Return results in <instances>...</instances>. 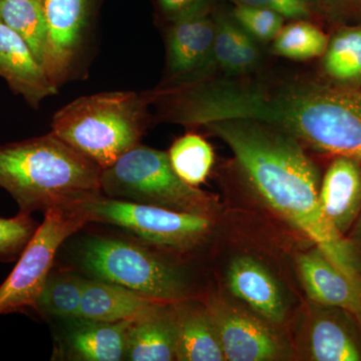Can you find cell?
I'll list each match as a JSON object with an SVG mask.
<instances>
[{
    "mask_svg": "<svg viewBox=\"0 0 361 361\" xmlns=\"http://www.w3.org/2000/svg\"><path fill=\"white\" fill-rule=\"evenodd\" d=\"M90 223L114 226L152 248L192 261L212 245L219 218L175 212L101 196L78 205Z\"/></svg>",
    "mask_w": 361,
    "mask_h": 361,
    "instance_id": "8992f818",
    "label": "cell"
},
{
    "mask_svg": "<svg viewBox=\"0 0 361 361\" xmlns=\"http://www.w3.org/2000/svg\"><path fill=\"white\" fill-rule=\"evenodd\" d=\"M155 302L159 301L151 300L120 285L87 277L80 316L104 322L132 320Z\"/></svg>",
    "mask_w": 361,
    "mask_h": 361,
    "instance_id": "ffe728a7",
    "label": "cell"
},
{
    "mask_svg": "<svg viewBox=\"0 0 361 361\" xmlns=\"http://www.w3.org/2000/svg\"><path fill=\"white\" fill-rule=\"evenodd\" d=\"M177 361H225L217 331L202 296L174 302Z\"/></svg>",
    "mask_w": 361,
    "mask_h": 361,
    "instance_id": "ac0fdd59",
    "label": "cell"
},
{
    "mask_svg": "<svg viewBox=\"0 0 361 361\" xmlns=\"http://www.w3.org/2000/svg\"><path fill=\"white\" fill-rule=\"evenodd\" d=\"M289 332L295 360L361 361V325L341 308L306 299Z\"/></svg>",
    "mask_w": 361,
    "mask_h": 361,
    "instance_id": "9c48e42d",
    "label": "cell"
},
{
    "mask_svg": "<svg viewBox=\"0 0 361 361\" xmlns=\"http://www.w3.org/2000/svg\"><path fill=\"white\" fill-rule=\"evenodd\" d=\"M101 186L103 196L116 200L207 217L219 218L222 212L215 194L176 174L168 153L141 144L103 170Z\"/></svg>",
    "mask_w": 361,
    "mask_h": 361,
    "instance_id": "5b68a950",
    "label": "cell"
},
{
    "mask_svg": "<svg viewBox=\"0 0 361 361\" xmlns=\"http://www.w3.org/2000/svg\"><path fill=\"white\" fill-rule=\"evenodd\" d=\"M318 200L325 219L348 238L361 213L360 164L348 157H331L320 180Z\"/></svg>",
    "mask_w": 361,
    "mask_h": 361,
    "instance_id": "9a60e30c",
    "label": "cell"
},
{
    "mask_svg": "<svg viewBox=\"0 0 361 361\" xmlns=\"http://www.w3.org/2000/svg\"><path fill=\"white\" fill-rule=\"evenodd\" d=\"M0 78L14 94H20L32 108L37 109L59 87L52 84L44 66L28 45L11 28L0 23Z\"/></svg>",
    "mask_w": 361,
    "mask_h": 361,
    "instance_id": "2e32d148",
    "label": "cell"
},
{
    "mask_svg": "<svg viewBox=\"0 0 361 361\" xmlns=\"http://www.w3.org/2000/svg\"><path fill=\"white\" fill-rule=\"evenodd\" d=\"M236 23L260 44H269L285 25V18L262 7L234 4L229 11Z\"/></svg>",
    "mask_w": 361,
    "mask_h": 361,
    "instance_id": "484cf974",
    "label": "cell"
},
{
    "mask_svg": "<svg viewBox=\"0 0 361 361\" xmlns=\"http://www.w3.org/2000/svg\"><path fill=\"white\" fill-rule=\"evenodd\" d=\"M348 238L350 240L351 243L361 251V213L355 226L348 235Z\"/></svg>",
    "mask_w": 361,
    "mask_h": 361,
    "instance_id": "4dcf8cb0",
    "label": "cell"
},
{
    "mask_svg": "<svg viewBox=\"0 0 361 361\" xmlns=\"http://www.w3.org/2000/svg\"><path fill=\"white\" fill-rule=\"evenodd\" d=\"M329 35L312 20H290L271 42V54L294 61L320 59Z\"/></svg>",
    "mask_w": 361,
    "mask_h": 361,
    "instance_id": "cb8c5ba5",
    "label": "cell"
},
{
    "mask_svg": "<svg viewBox=\"0 0 361 361\" xmlns=\"http://www.w3.org/2000/svg\"><path fill=\"white\" fill-rule=\"evenodd\" d=\"M320 20L337 26L361 23V0H312Z\"/></svg>",
    "mask_w": 361,
    "mask_h": 361,
    "instance_id": "f546056e",
    "label": "cell"
},
{
    "mask_svg": "<svg viewBox=\"0 0 361 361\" xmlns=\"http://www.w3.org/2000/svg\"><path fill=\"white\" fill-rule=\"evenodd\" d=\"M132 320L104 322L78 316L54 322L52 360H123L126 332Z\"/></svg>",
    "mask_w": 361,
    "mask_h": 361,
    "instance_id": "4fadbf2b",
    "label": "cell"
},
{
    "mask_svg": "<svg viewBox=\"0 0 361 361\" xmlns=\"http://www.w3.org/2000/svg\"><path fill=\"white\" fill-rule=\"evenodd\" d=\"M147 92H106L80 97L54 114L52 134L102 170L140 144L152 122Z\"/></svg>",
    "mask_w": 361,
    "mask_h": 361,
    "instance_id": "277c9868",
    "label": "cell"
},
{
    "mask_svg": "<svg viewBox=\"0 0 361 361\" xmlns=\"http://www.w3.org/2000/svg\"><path fill=\"white\" fill-rule=\"evenodd\" d=\"M0 23H1V0H0Z\"/></svg>",
    "mask_w": 361,
    "mask_h": 361,
    "instance_id": "1f68e13d",
    "label": "cell"
},
{
    "mask_svg": "<svg viewBox=\"0 0 361 361\" xmlns=\"http://www.w3.org/2000/svg\"><path fill=\"white\" fill-rule=\"evenodd\" d=\"M202 128L229 147L237 177L278 219L342 271L361 277V251L325 219L318 200L319 171L302 145L250 118H223Z\"/></svg>",
    "mask_w": 361,
    "mask_h": 361,
    "instance_id": "6da1fadb",
    "label": "cell"
},
{
    "mask_svg": "<svg viewBox=\"0 0 361 361\" xmlns=\"http://www.w3.org/2000/svg\"><path fill=\"white\" fill-rule=\"evenodd\" d=\"M224 293L268 322L290 329L296 310L286 287L269 266L248 253L228 258L223 268Z\"/></svg>",
    "mask_w": 361,
    "mask_h": 361,
    "instance_id": "30bf717a",
    "label": "cell"
},
{
    "mask_svg": "<svg viewBox=\"0 0 361 361\" xmlns=\"http://www.w3.org/2000/svg\"><path fill=\"white\" fill-rule=\"evenodd\" d=\"M89 223L78 205L44 212V222L21 252L13 272L0 285V315L35 310L59 249Z\"/></svg>",
    "mask_w": 361,
    "mask_h": 361,
    "instance_id": "52a82bcc",
    "label": "cell"
},
{
    "mask_svg": "<svg viewBox=\"0 0 361 361\" xmlns=\"http://www.w3.org/2000/svg\"><path fill=\"white\" fill-rule=\"evenodd\" d=\"M85 279L87 276L71 268H52L35 311L51 322L78 317Z\"/></svg>",
    "mask_w": 361,
    "mask_h": 361,
    "instance_id": "7402d4cb",
    "label": "cell"
},
{
    "mask_svg": "<svg viewBox=\"0 0 361 361\" xmlns=\"http://www.w3.org/2000/svg\"><path fill=\"white\" fill-rule=\"evenodd\" d=\"M218 0H155L160 16L168 25L212 13Z\"/></svg>",
    "mask_w": 361,
    "mask_h": 361,
    "instance_id": "f1b7e54d",
    "label": "cell"
},
{
    "mask_svg": "<svg viewBox=\"0 0 361 361\" xmlns=\"http://www.w3.org/2000/svg\"><path fill=\"white\" fill-rule=\"evenodd\" d=\"M1 21L25 40L44 66L47 23L42 0H1Z\"/></svg>",
    "mask_w": 361,
    "mask_h": 361,
    "instance_id": "603a6c76",
    "label": "cell"
},
{
    "mask_svg": "<svg viewBox=\"0 0 361 361\" xmlns=\"http://www.w3.org/2000/svg\"><path fill=\"white\" fill-rule=\"evenodd\" d=\"M102 172L52 133L0 146V188L21 213H44L103 196Z\"/></svg>",
    "mask_w": 361,
    "mask_h": 361,
    "instance_id": "7a4b0ae2",
    "label": "cell"
},
{
    "mask_svg": "<svg viewBox=\"0 0 361 361\" xmlns=\"http://www.w3.org/2000/svg\"><path fill=\"white\" fill-rule=\"evenodd\" d=\"M165 80L159 87L189 84L215 75L213 14L168 25Z\"/></svg>",
    "mask_w": 361,
    "mask_h": 361,
    "instance_id": "7c38bea8",
    "label": "cell"
},
{
    "mask_svg": "<svg viewBox=\"0 0 361 361\" xmlns=\"http://www.w3.org/2000/svg\"><path fill=\"white\" fill-rule=\"evenodd\" d=\"M212 14L215 21V75L242 77L264 68L261 44L252 39L230 13L217 7Z\"/></svg>",
    "mask_w": 361,
    "mask_h": 361,
    "instance_id": "d6986e66",
    "label": "cell"
},
{
    "mask_svg": "<svg viewBox=\"0 0 361 361\" xmlns=\"http://www.w3.org/2000/svg\"><path fill=\"white\" fill-rule=\"evenodd\" d=\"M175 344L174 303L155 302L130 322L123 360H176Z\"/></svg>",
    "mask_w": 361,
    "mask_h": 361,
    "instance_id": "e0dca14e",
    "label": "cell"
},
{
    "mask_svg": "<svg viewBox=\"0 0 361 361\" xmlns=\"http://www.w3.org/2000/svg\"><path fill=\"white\" fill-rule=\"evenodd\" d=\"M168 156L176 174L193 187L205 183L215 164L213 147L196 133H187L176 139Z\"/></svg>",
    "mask_w": 361,
    "mask_h": 361,
    "instance_id": "d4e9b609",
    "label": "cell"
},
{
    "mask_svg": "<svg viewBox=\"0 0 361 361\" xmlns=\"http://www.w3.org/2000/svg\"><path fill=\"white\" fill-rule=\"evenodd\" d=\"M319 66V75L327 82L361 87V23L334 28Z\"/></svg>",
    "mask_w": 361,
    "mask_h": 361,
    "instance_id": "44dd1931",
    "label": "cell"
},
{
    "mask_svg": "<svg viewBox=\"0 0 361 361\" xmlns=\"http://www.w3.org/2000/svg\"><path fill=\"white\" fill-rule=\"evenodd\" d=\"M37 227L30 214L20 212L13 218L0 217V261L18 260Z\"/></svg>",
    "mask_w": 361,
    "mask_h": 361,
    "instance_id": "4316f807",
    "label": "cell"
},
{
    "mask_svg": "<svg viewBox=\"0 0 361 361\" xmlns=\"http://www.w3.org/2000/svg\"><path fill=\"white\" fill-rule=\"evenodd\" d=\"M99 0H42L47 23L44 68L52 84L71 78Z\"/></svg>",
    "mask_w": 361,
    "mask_h": 361,
    "instance_id": "8fae6325",
    "label": "cell"
},
{
    "mask_svg": "<svg viewBox=\"0 0 361 361\" xmlns=\"http://www.w3.org/2000/svg\"><path fill=\"white\" fill-rule=\"evenodd\" d=\"M65 244L66 262L85 276L103 280L159 302L205 293L193 268L132 237L75 233Z\"/></svg>",
    "mask_w": 361,
    "mask_h": 361,
    "instance_id": "3957f363",
    "label": "cell"
},
{
    "mask_svg": "<svg viewBox=\"0 0 361 361\" xmlns=\"http://www.w3.org/2000/svg\"><path fill=\"white\" fill-rule=\"evenodd\" d=\"M233 4H242L270 9L286 20H320L312 0H230Z\"/></svg>",
    "mask_w": 361,
    "mask_h": 361,
    "instance_id": "83f0119b",
    "label": "cell"
},
{
    "mask_svg": "<svg viewBox=\"0 0 361 361\" xmlns=\"http://www.w3.org/2000/svg\"><path fill=\"white\" fill-rule=\"evenodd\" d=\"M295 269L306 299L348 311L361 325V277L342 271L314 245L297 254Z\"/></svg>",
    "mask_w": 361,
    "mask_h": 361,
    "instance_id": "5bb4252c",
    "label": "cell"
},
{
    "mask_svg": "<svg viewBox=\"0 0 361 361\" xmlns=\"http://www.w3.org/2000/svg\"><path fill=\"white\" fill-rule=\"evenodd\" d=\"M226 361L295 360L289 330L277 326L222 290L202 295Z\"/></svg>",
    "mask_w": 361,
    "mask_h": 361,
    "instance_id": "ba28073f",
    "label": "cell"
}]
</instances>
